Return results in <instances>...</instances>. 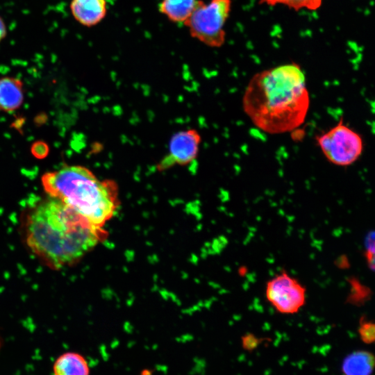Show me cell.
<instances>
[{"label":"cell","mask_w":375,"mask_h":375,"mask_svg":"<svg viewBox=\"0 0 375 375\" xmlns=\"http://www.w3.org/2000/svg\"><path fill=\"white\" fill-rule=\"evenodd\" d=\"M351 285V293L348 297V301L352 303H362L367 299L369 295V290L360 285L357 280L352 278L350 281Z\"/></svg>","instance_id":"14"},{"label":"cell","mask_w":375,"mask_h":375,"mask_svg":"<svg viewBox=\"0 0 375 375\" xmlns=\"http://www.w3.org/2000/svg\"><path fill=\"white\" fill-rule=\"evenodd\" d=\"M322 152L332 164L347 167L353 164L363 151V141L359 133L344 123L337 125L316 138Z\"/></svg>","instance_id":"5"},{"label":"cell","mask_w":375,"mask_h":375,"mask_svg":"<svg viewBox=\"0 0 375 375\" xmlns=\"http://www.w3.org/2000/svg\"><path fill=\"white\" fill-rule=\"evenodd\" d=\"M365 244L366 251L374 253V231L368 233L365 237Z\"/></svg>","instance_id":"18"},{"label":"cell","mask_w":375,"mask_h":375,"mask_svg":"<svg viewBox=\"0 0 375 375\" xmlns=\"http://www.w3.org/2000/svg\"><path fill=\"white\" fill-rule=\"evenodd\" d=\"M53 375H90L87 359L81 353L67 351L59 355L52 366Z\"/></svg>","instance_id":"10"},{"label":"cell","mask_w":375,"mask_h":375,"mask_svg":"<svg viewBox=\"0 0 375 375\" xmlns=\"http://www.w3.org/2000/svg\"><path fill=\"white\" fill-rule=\"evenodd\" d=\"M309 107L306 76L295 62L255 74L242 97L245 114L255 126L269 134L298 128L304 123Z\"/></svg>","instance_id":"1"},{"label":"cell","mask_w":375,"mask_h":375,"mask_svg":"<svg viewBox=\"0 0 375 375\" xmlns=\"http://www.w3.org/2000/svg\"><path fill=\"white\" fill-rule=\"evenodd\" d=\"M24 101L23 83L10 76L0 78V110L12 112L18 109Z\"/></svg>","instance_id":"9"},{"label":"cell","mask_w":375,"mask_h":375,"mask_svg":"<svg viewBox=\"0 0 375 375\" xmlns=\"http://www.w3.org/2000/svg\"><path fill=\"white\" fill-rule=\"evenodd\" d=\"M365 254V258H366V260H367L368 267L372 271H374V253L366 251Z\"/></svg>","instance_id":"20"},{"label":"cell","mask_w":375,"mask_h":375,"mask_svg":"<svg viewBox=\"0 0 375 375\" xmlns=\"http://www.w3.org/2000/svg\"><path fill=\"white\" fill-rule=\"evenodd\" d=\"M70 12L81 25L93 27L101 23L108 12L106 0H71Z\"/></svg>","instance_id":"8"},{"label":"cell","mask_w":375,"mask_h":375,"mask_svg":"<svg viewBox=\"0 0 375 375\" xmlns=\"http://www.w3.org/2000/svg\"><path fill=\"white\" fill-rule=\"evenodd\" d=\"M7 33L8 31L6 22L0 15V43L6 37Z\"/></svg>","instance_id":"19"},{"label":"cell","mask_w":375,"mask_h":375,"mask_svg":"<svg viewBox=\"0 0 375 375\" xmlns=\"http://www.w3.org/2000/svg\"><path fill=\"white\" fill-rule=\"evenodd\" d=\"M199 0H160L158 11L169 21L183 24L189 19Z\"/></svg>","instance_id":"12"},{"label":"cell","mask_w":375,"mask_h":375,"mask_svg":"<svg viewBox=\"0 0 375 375\" xmlns=\"http://www.w3.org/2000/svg\"><path fill=\"white\" fill-rule=\"evenodd\" d=\"M347 258L345 256H341L340 257L338 260L336 261V264L339 267L344 268L346 267L344 265V263L347 266Z\"/></svg>","instance_id":"21"},{"label":"cell","mask_w":375,"mask_h":375,"mask_svg":"<svg viewBox=\"0 0 375 375\" xmlns=\"http://www.w3.org/2000/svg\"><path fill=\"white\" fill-rule=\"evenodd\" d=\"M106 233L60 200L49 197L36 204L26 222V242L53 267L81 259Z\"/></svg>","instance_id":"2"},{"label":"cell","mask_w":375,"mask_h":375,"mask_svg":"<svg viewBox=\"0 0 375 375\" xmlns=\"http://www.w3.org/2000/svg\"><path fill=\"white\" fill-rule=\"evenodd\" d=\"M231 8L232 0H199L184 26L192 38L210 47H221L226 40L224 28Z\"/></svg>","instance_id":"4"},{"label":"cell","mask_w":375,"mask_h":375,"mask_svg":"<svg viewBox=\"0 0 375 375\" xmlns=\"http://www.w3.org/2000/svg\"><path fill=\"white\" fill-rule=\"evenodd\" d=\"M358 333L361 340L366 344L373 343L375 338L374 323L368 321L365 317L360 319Z\"/></svg>","instance_id":"15"},{"label":"cell","mask_w":375,"mask_h":375,"mask_svg":"<svg viewBox=\"0 0 375 375\" xmlns=\"http://www.w3.org/2000/svg\"><path fill=\"white\" fill-rule=\"evenodd\" d=\"M42 185L49 197L64 202L97 227L103 228L119 206L117 183L99 180L83 166H65L47 172Z\"/></svg>","instance_id":"3"},{"label":"cell","mask_w":375,"mask_h":375,"mask_svg":"<svg viewBox=\"0 0 375 375\" xmlns=\"http://www.w3.org/2000/svg\"><path fill=\"white\" fill-rule=\"evenodd\" d=\"M323 0H259V3L269 6L282 5L299 11L301 9L316 10L322 6Z\"/></svg>","instance_id":"13"},{"label":"cell","mask_w":375,"mask_h":375,"mask_svg":"<svg viewBox=\"0 0 375 375\" xmlns=\"http://www.w3.org/2000/svg\"><path fill=\"white\" fill-rule=\"evenodd\" d=\"M31 152L35 157L43 158L47 156L49 147L46 143L39 141L32 145Z\"/></svg>","instance_id":"17"},{"label":"cell","mask_w":375,"mask_h":375,"mask_svg":"<svg viewBox=\"0 0 375 375\" xmlns=\"http://www.w3.org/2000/svg\"><path fill=\"white\" fill-rule=\"evenodd\" d=\"M374 356L366 350H356L347 355L342 363V375H372Z\"/></svg>","instance_id":"11"},{"label":"cell","mask_w":375,"mask_h":375,"mask_svg":"<svg viewBox=\"0 0 375 375\" xmlns=\"http://www.w3.org/2000/svg\"><path fill=\"white\" fill-rule=\"evenodd\" d=\"M252 333H247L242 338V344L244 349L252 350L255 349L262 341Z\"/></svg>","instance_id":"16"},{"label":"cell","mask_w":375,"mask_h":375,"mask_svg":"<svg viewBox=\"0 0 375 375\" xmlns=\"http://www.w3.org/2000/svg\"><path fill=\"white\" fill-rule=\"evenodd\" d=\"M201 137L194 128L178 131L173 135L168 153L158 162V171L167 170L174 165L185 166L198 156Z\"/></svg>","instance_id":"7"},{"label":"cell","mask_w":375,"mask_h":375,"mask_svg":"<svg viewBox=\"0 0 375 375\" xmlns=\"http://www.w3.org/2000/svg\"><path fill=\"white\" fill-rule=\"evenodd\" d=\"M266 297L279 312L294 314L306 303V288L283 272L267 282Z\"/></svg>","instance_id":"6"}]
</instances>
